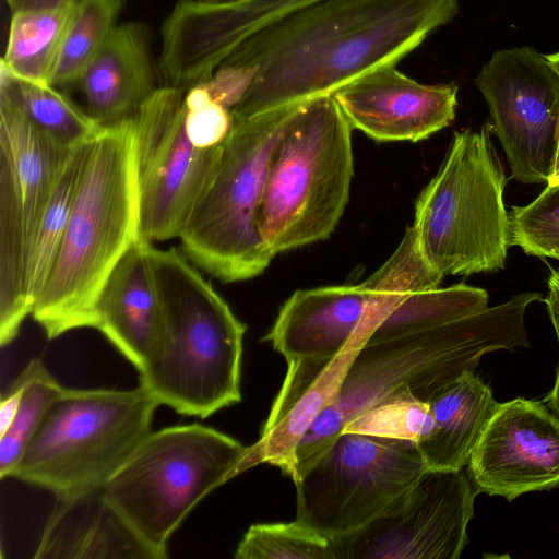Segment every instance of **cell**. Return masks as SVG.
Here are the masks:
<instances>
[{"label":"cell","mask_w":559,"mask_h":559,"mask_svg":"<svg viewBox=\"0 0 559 559\" xmlns=\"http://www.w3.org/2000/svg\"><path fill=\"white\" fill-rule=\"evenodd\" d=\"M141 238L133 117L90 141L68 226L32 317L49 340L94 328L109 274Z\"/></svg>","instance_id":"2"},{"label":"cell","mask_w":559,"mask_h":559,"mask_svg":"<svg viewBox=\"0 0 559 559\" xmlns=\"http://www.w3.org/2000/svg\"><path fill=\"white\" fill-rule=\"evenodd\" d=\"M539 300V293H522L454 321L365 343L337 400L317 418L342 435L347 421L401 389L428 401L466 370H475L485 354L528 346L525 313Z\"/></svg>","instance_id":"4"},{"label":"cell","mask_w":559,"mask_h":559,"mask_svg":"<svg viewBox=\"0 0 559 559\" xmlns=\"http://www.w3.org/2000/svg\"><path fill=\"white\" fill-rule=\"evenodd\" d=\"M90 141L72 148L37 227L25 276L32 309L60 251Z\"/></svg>","instance_id":"25"},{"label":"cell","mask_w":559,"mask_h":559,"mask_svg":"<svg viewBox=\"0 0 559 559\" xmlns=\"http://www.w3.org/2000/svg\"><path fill=\"white\" fill-rule=\"evenodd\" d=\"M0 78L8 82L29 120L68 147L92 140L104 127L51 84L19 79L2 67Z\"/></svg>","instance_id":"26"},{"label":"cell","mask_w":559,"mask_h":559,"mask_svg":"<svg viewBox=\"0 0 559 559\" xmlns=\"http://www.w3.org/2000/svg\"><path fill=\"white\" fill-rule=\"evenodd\" d=\"M237 559H337L333 540L295 520L252 524L239 542Z\"/></svg>","instance_id":"29"},{"label":"cell","mask_w":559,"mask_h":559,"mask_svg":"<svg viewBox=\"0 0 559 559\" xmlns=\"http://www.w3.org/2000/svg\"><path fill=\"white\" fill-rule=\"evenodd\" d=\"M72 148L37 128L0 78V306L5 310L27 304L33 240Z\"/></svg>","instance_id":"11"},{"label":"cell","mask_w":559,"mask_h":559,"mask_svg":"<svg viewBox=\"0 0 559 559\" xmlns=\"http://www.w3.org/2000/svg\"><path fill=\"white\" fill-rule=\"evenodd\" d=\"M491 133L490 124L455 131L442 165L416 201L412 227L418 248L443 276L506 265L511 247L507 177Z\"/></svg>","instance_id":"6"},{"label":"cell","mask_w":559,"mask_h":559,"mask_svg":"<svg viewBox=\"0 0 559 559\" xmlns=\"http://www.w3.org/2000/svg\"><path fill=\"white\" fill-rule=\"evenodd\" d=\"M299 106L233 118L217 171L178 237L187 258L222 283L253 278L274 257L259 213L272 154Z\"/></svg>","instance_id":"7"},{"label":"cell","mask_w":559,"mask_h":559,"mask_svg":"<svg viewBox=\"0 0 559 559\" xmlns=\"http://www.w3.org/2000/svg\"><path fill=\"white\" fill-rule=\"evenodd\" d=\"M549 63L554 67V69L559 74V51L551 53V55H545Z\"/></svg>","instance_id":"38"},{"label":"cell","mask_w":559,"mask_h":559,"mask_svg":"<svg viewBox=\"0 0 559 559\" xmlns=\"http://www.w3.org/2000/svg\"><path fill=\"white\" fill-rule=\"evenodd\" d=\"M432 424L429 403L404 388L347 421L343 432L408 440L417 444L429 435Z\"/></svg>","instance_id":"30"},{"label":"cell","mask_w":559,"mask_h":559,"mask_svg":"<svg viewBox=\"0 0 559 559\" xmlns=\"http://www.w3.org/2000/svg\"><path fill=\"white\" fill-rule=\"evenodd\" d=\"M478 495L463 469L425 471L414 487L361 530L332 539L337 559H457Z\"/></svg>","instance_id":"14"},{"label":"cell","mask_w":559,"mask_h":559,"mask_svg":"<svg viewBox=\"0 0 559 559\" xmlns=\"http://www.w3.org/2000/svg\"><path fill=\"white\" fill-rule=\"evenodd\" d=\"M457 10V0H320L254 31L207 86L235 119L331 95L395 66Z\"/></svg>","instance_id":"1"},{"label":"cell","mask_w":559,"mask_h":559,"mask_svg":"<svg viewBox=\"0 0 559 559\" xmlns=\"http://www.w3.org/2000/svg\"><path fill=\"white\" fill-rule=\"evenodd\" d=\"M23 1L24 0H5L12 13L17 11L22 7Z\"/></svg>","instance_id":"39"},{"label":"cell","mask_w":559,"mask_h":559,"mask_svg":"<svg viewBox=\"0 0 559 559\" xmlns=\"http://www.w3.org/2000/svg\"><path fill=\"white\" fill-rule=\"evenodd\" d=\"M19 376L23 382L21 400L11 425L0 436L2 479L10 476L49 404L63 388L38 358H33Z\"/></svg>","instance_id":"28"},{"label":"cell","mask_w":559,"mask_h":559,"mask_svg":"<svg viewBox=\"0 0 559 559\" xmlns=\"http://www.w3.org/2000/svg\"><path fill=\"white\" fill-rule=\"evenodd\" d=\"M158 402L130 390L62 388L9 477L56 498L104 488L152 431Z\"/></svg>","instance_id":"8"},{"label":"cell","mask_w":559,"mask_h":559,"mask_svg":"<svg viewBox=\"0 0 559 559\" xmlns=\"http://www.w3.org/2000/svg\"><path fill=\"white\" fill-rule=\"evenodd\" d=\"M475 84L511 177L522 183L547 182L559 130L558 72L534 48L516 47L496 51Z\"/></svg>","instance_id":"13"},{"label":"cell","mask_w":559,"mask_h":559,"mask_svg":"<svg viewBox=\"0 0 559 559\" xmlns=\"http://www.w3.org/2000/svg\"><path fill=\"white\" fill-rule=\"evenodd\" d=\"M442 278L424 259L411 226L394 253L366 282L388 294L435 289Z\"/></svg>","instance_id":"32"},{"label":"cell","mask_w":559,"mask_h":559,"mask_svg":"<svg viewBox=\"0 0 559 559\" xmlns=\"http://www.w3.org/2000/svg\"><path fill=\"white\" fill-rule=\"evenodd\" d=\"M74 86L100 124L132 118L157 88L147 28L136 22L117 25Z\"/></svg>","instance_id":"22"},{"label":"cell","mask_w":559,"mask_h":559,"mask_svg":"<svg viewBox=\"0 0 559 559\" xmlns=\"http://www.w3.org/2000/svg\"><path fill=\"white\" fill-rule=\"evenodd\" d=\"M204 2H211V3H226V2H240L245 0H200Z\"/></svg>","instance_id":"40"},{"label":"cell","mask_w":559,"mask_h":559,"mask_svg":"<svg viewBox=\"0 0 559 559\" xmlns=\"http://www.w3.org/2000/svg\"><path fill=\"white\" fill-rule=\"evenodd\" d=\"M353 129L378 142L425 140L455 118L457 85H426L395 66L378 68L331 94Z\"/></svg>","instance_id":"18"},{"label":"cell","mask_w":559,"mask_h":559,"mask_svg":"<svg viewBox=\"0 0 559 559\" xmlns=\"http://www.w3.org/2000/svg\"><path fill=\"white\" fill-rule=\"evenodd\" d=\"M122 0H76L51 85H75L115 29Z\"/></svg>","instance_id":"27"},{"label":"cell","mask_w":559,"mask_h":559,"mask_svg":"<svg viewBox=\"0 0 559 559\" xmlns=\"http://www.w3.org/2000/svg\"><path fill=\"white\" fill-rule=\"evenodd\" d=\"M383 292L366 281L295 292L263 340L286 361L333 357L349 342Z\"/></svg>","instance_id":"19"},{"label":"cell","mask_w":559,"mask_h":559,"mask_svg":"<svg viewBox=\"0 0 559 559\" xmlns=\"http://www.w3.org/2000/svg\"><path fill=\"white\" fill-rule=\"evenodd\" d=\"M352 129L332 95L300 103L272 154L259 213L274 255L334 231L354 174Z\"/></svg>","instance_id":"5"},{"label":"cell","mask_w":559,"mask_h":559,"mask_svg":"<svg viewBox=\"0 0 559 559\" xmlns=\"http://www.w3.org/2000/svg\"><path fill=\"white\" fill-rule=\"evenodd\" d=\"M509 219L510 246L559 260V186H547L531 203L512 206Z\"/></svg>","instance_id":"31"},{"label":"cell","mask_w":559,"mask_h":559,"mask_svg":"<svg viewBox=\"0 0 559 559\" xmlns=\"http://www.w3.org/2000/svg\"><path fill=\"white\" fill-rule=\"evenodd\" d=\"M22 391L23 382L17 376L0 401V436L9 428L15 416Z\"/></svg>","instance_id":"35"},{"label":"cell","mask_w":559,"mask_h":559,"mask_svg":"<svg viewBox=\"0 0 559 559\" xmlns=\"http://www.w3.org/2000/svg\"><path fill=\"white\" fill-rule=\"evenodd\" d=\"M467 474L477 490L511 501L559 486V418L542 402L499 403L477 442Z\"/></svg>","instance_id":"15"},{"label":"cell","mask_w":559,"mask_h":559,"mask_svg":"<svg viewBox=\"0 0 559 559\" xmlns=\"http://www.w3.org/2000/svg\"><path fill=\"white\" fill-rule=\"evenodd\" d=\"M317 1L320 0H180L162 28L160 73L177 87L204 82L254 31Z\"/></svg>","instance_id":"16"},{"label":"cell","mask_w":559,"mask_h":559,"mask_svg":"<svg viewBox=\"0 0 559 559\" xmlns=\"http://www.w3.org/2000/svg\"><path fill=\"white\" fill-rule=\"evenodd\" d=\"M138 239L109 274L99 294L97 329L141 371L155 354L164 328L159 288L148 255Z\"/></svg>","instance_id":"20"},{"label":"cell","mask_w":559,"mask_h":559,"mask_svg":"<svg viewBox=\"0 0 559 559\" xmlns=\"http://www.w3.org/2000/svg\"><path fill=\"white\" fill-rule=\"evenodd\" d=\"M382 317L376 305L346 346L333 357H305L287 362V372L263 425L248 447L243 472L267 463L296 480V449L313 420L341 392L346 373Z\"/></svg>","instance_id":"17"},{"label":"cell","mask_w":559,"mask_h":559,"mask_svg":"<svg viewBox=\"0 0 559 559\" xmlns=\"http://www.w3.org/2000/svg\"><path fill=\"white\" fill-rule=\"evenodd\" d=\"M75 2L13 12L0 67L19 79L51 84Z\"/></svg>","instance_id":"24"},{"label":"cell","mask_w":559,"mask_h":559,"mask_svg":"<svg viewBox=\"0 0 559 559\" xmlns=\"http://www.w3.org/2000/svg\"><path fill=\"white\" fill-rule=\"evenodd\" d=\"M76 0H24L22 7L19 9H49L68 3L75 2Z\"/></svg>","instance_id":"36"},{"label":"cell","mask_w":559,"mask_h":559,"mask_svg":"<svg viewBox=\"0 0 559 559\" xmlns=\"http://www.w3.org/2000/svg\"><path fill=\"white\" fill-rule=\"evenodd\" d=\"M416 443L343 432L297 483L296 520L331 539L390 510L425 473Z\"/></svg>","instance_id":"10"},{"label":"cell","mask_w":559,"mask_h":559,"mask_svg":"<svg viewBox=\"0 0 559 559\" xmlns=\"http://www.w3.org/2000/svg\"><path fill=\"white\" fill-rule=\"evenodd\" d=\"M547 186L556 187L559 186V130L557 134L555 155L550 174L547 179Z\"/></svg>","instance_id":"37"},{"label":"cell","mask_w":559,"mask_h":559,"mask_svg":"<svg viewBox=\"0 0 559 559\" xmlns=\"http://www.w3.org/2000/svg\"><path fill=\"white\" fill-rule=\"evenodd\" d=\"M185 91L157 87L133 116L140 234L151 242L179 237L223 154L224 143L199 148L189 140Z\"/></svg>","instance_id":"12"},{"label":"cell","mask_w":559,"mask_h":559,"mask_svg":"<svg viewBox=\"0 0 559 559\" xmlns=\"http://www.w3.org/2000/svg\"><path fill=\"white\" fill-rule=\"evenodd\" d=\"M185 129L191 143L199 148L222 145L230 132L233 116L212 96L205 82L185 91Z\"/></svg>","instance_id":"33"},{"label":"cell","mask_w":559,"mask_h":559,"mask_svg":"<svg viewBox=\"0 0 559 559\" xmlns=\"http://www.w3.org/2000/svg\"><path fill=\"white\" fill-rule=\"evenodd\" d=\"M427 402L432 428L416 444L426 469H463L499 405L491 388L466 370Z\"/></svg>","instance_id":"23"},{"label":"cell","mask_w":559,"mask_h":559,"mask_svg":"<svg viewBox=\"0 0 559 559\" xmlns=\"http://www.w3.org/2000/svg\"><path fill=\"white\" fill-rule=\"evenodd\" d=\"M36 559H163L109 501L104 488L57 498Z\"/></svg>","instance_id":"21"},{"label":"cell","mask_w":559,"mask_h":559,"mask_svg":"<svg viewBox=\"0 0 559 559\" xmlns=\"http://www.w3.org/2000/svg\"><path fill=\"white\" fill-rule=\"evenodd\" d=\"M247 451L233 437L197 423L152 430L104 491L164 559L170 536L194 506L243 472Z\"/></svg>","instance_id":"9"},{"label":"cell","mask_w":559,"mask_h":559,"mask_svg":"<svg viewBox=\"0 0 559 559\" xmlns=\"http://www.w3.org/2000/svg\"><path fill=\"white\" fill-rule=\"evenodd\" d=\"M164 328L158 347L139 371L159 405L206 418L241 401L242 340L247 326L186 254L148 242Z\"/></svg>","instance_id":"3"},{"label":"cell","mask_w":559,"mask_h":559,"mask_svg":"<svg viewBox=\"0 0 559 559\" xmlns=\"http://www.w3.org/2000/svg\"><path fill=\"white\" fill-rule=\"evenodd\" d=\"M548 314L559 345V270H552L548 277V294L545 298ZM549 409L559 418V365L554 388L544 399Z\"/></svg>","instance_id":"34"}]
</instances>
